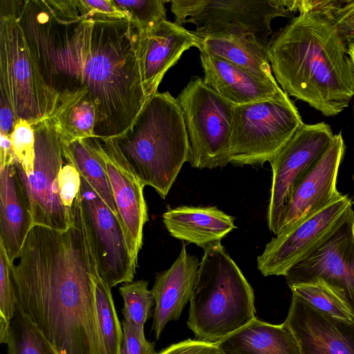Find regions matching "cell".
<instances>
[{
	"instance_id": "cell-1",
	"label": "cell",
	"mask_w": 354,
	"mask_h": 354,
	"mask_svg": "<svg viewBox=\"0 0 354 354\" xmlns=\"http://www.w3.org/2000/svg\"><path fill=\"white\" fill-rule=\"evenodd\" d=\"M14 7L50 90L57 97L88 91L96 137L123 134L147 100L130 19L87 15L79 0H14Z\"/></svg>"
},
{
	"instance_id": "cell-2",
	"label": "cell",
	"mask_w": 354,
	"mask_h": 354,
	"mask_svg": "<svg viewBox=\"0 0 354 354\" xmlns=\"http://www.w3.org/2000/svg\"><path fill=\"white\" fill-rule=\"evenodd\" d=\"M66 231L34 225L11 267L17 304L58 354H106L95 299L100 279L79 201Z\"/></svg>"
},
{
	"instance_id": "cell-3",
	"label": "cell",
	"mask_w": 354,
	"mask_h": 354,
	"mask_svg": "<svg viewBox=\"0 0 354 354\" xmlns=\"http://www.w3.org/2000/svg\"><path fill=\"white\" fill-rule=\"evenodd\" d=\"M277 84L324 116L344 111L354 96V66L346 42L326 10L301 12L268 43Z\"/></svg>"
},
{
	"instance_id": "cell-4",
	"label": "cell",
	"mask_w": 354,
	"mask_h": 354,
	"mask_svg": "<svg viewBox=\"0 0 354 354\" xmlns=\"http://www.w3.org/2000/svg\"><path fill=\"white\" fill-rule=\"evenodd\" d=\"M114 138L136 176L165 198L189 156L177 99L168 91L156 92L146 100L131 127Z\"/></svg>"
},
{
	"instance_id": "cell-5",
	"label": "cell",
	"mask_w": 354,
	"mask_h": 354,
	"mask_svg": "<svg viewBox=\"0 0 354 354\" xmlns=\"http://www.w3.org/2000/svg\"><path fill=\"white\" fill-rule=\"evenodd\" d=\"M203 250L187 326L196 339L217 344L257 319L254 290L221 241Z\"/></svg>"
},
{
	"instance_id": "cell-6",
	"label": "cell",
	"mask_w": 354,
	"mask_h": 354,
	"mask_svg": "<svg viewBox=\"0 0 354 354\" xmlns=\"http://www.w3.org/2000/svg\"><path fill=\"white\" fill-rule=\"evenodd\" d=\"M0 88L16 120L49 118L57 97L44 81L19 25L14 0L0 1Z\"/></svg>"
},
{
	"instance_id": "cell-7",
	"label": "cell",
	"mask_w": 354,
	"mask_h": 354,
	"mask_svg": "<svg viewBox=\"0 0 354 354\" xmlns=\"http://www.w3.org/2000/svg\"><path fill=\"white\" fill-rule=\"evenodd\" d=\"M304 124L295 103L283 90L270 99L234 105L230 163L260 166L270 162Z\"/></svg>"
},
{
	"instance_id": "cell-8",
	"label": "cell",
	"mask_w": 354,
	"mask_h": 354,
	"mask_svg": "<svg viewBox=\"0 0 354 354\" xmlns=\"http://www.w3.org/2000/svg\"><path fill=\"white\" fill-rule=\"evenodd\" d=\"M188 138L187 162L196 169L223 167L230 160V138L234 104L192 78L177 97Z\"/></svg>"
},
{
	"instance_id": "cell-9",
	"label": "cell",
	"mask_w": 354,
	"mask_h": 354,
	"mask_svg": "<svg viewBox=\"0 0 354 354\" xmlns=\"http://www.w3.org/2000/svg\"><path fill=\"white\" fill-rule=\"evenodd\" d=\"M171 11L176 24H194L199 37L250 35L268 41L272 21L297 10V0H173Z\"/></svg>"
},
{
	"instance_id": "cell-10",
	"label": "cell",
	"mask_w": 354,
	"mask_h": 354,
	"mask_svg": "<svg viewBox=\"0 0 354 354\" xmlns=\"http://www.w3.org/2000/svg\"><path fill=\"white\" fill-rule=\"evenodd\" d=\"M32 125L35 133L33 172L27 176L17 159L15 165L30 207L33 223L66 231L73 223L74 207L73 210L66 208L59 195L58 175L64 158L61 143L50 118Z\"/></svg>"
},
{
	"instance_id": "cell-11",
	"label": "cell",
	"mask_w": 354,
	"mask_h": 354,
	"mask_svg": "<svg viewBox=\"0 0 354 354\" xmlns=\"http://www.w3.org/2000/svg\"><path fill=\"white\" fill-rule=\"evenodd\" d=\"M77 197L100 277L111 288L133 281L138 264L119 218L82 176Z\"/></svg>"
},
{
	"instance_id": "cell-12",
	"label": "cell",
	"mask_w": 354,
	"mask_h": 354,
	"mask_svg": "<svg viewBox=\"0 0 354 354\" xmlns=\"http://www.w3.org/2000/svg\"><path fill=\"white\" fill-rule=\"evenodd\" d=\"M334 135L325 122L304 124L270 162L272 180L267 220L275 235L292 192L325 153Z\"/></svg>"
},
{
	"instance_id": "cell-13",
	"label": "cell",
	"mask_w": 354,
	"mask_h": 354,
	"mask_svg": "<svg viewBox=\"0 0 354 354\" xmlns=\"http://www.w3.org/2000/svg\"><path fill=\"white\" fill-rule=\"evenodd\" d=\"M288 286L320 281L346 306L354 318V212L284 276Z\"/></svg>"
},
{
	"instance_id": "cell-14",
	"label": "cell",
	"mask_w": 354,
	"mask_h": 354,
	"mask_svg": "<svg viewBox=\"0 0 354 354\" xmlns=\"http://www.w3.org/2000/svg\"><path fill=\"white\" fill-rule=\"evenodd\" d=\"M351 209V199L343 195L322 210L281 232L258 256L257 268L264 277L285 276L338 227Z\"/></svg>"
},
{
	"instance_id": "cell-15",
	"label": "cell",
	"mask_w": 354,
	"mask_h": 354,
	"mask_svg": "<svg viewBox=\"0 0 354 354\" xmlns=\"http://www.w3.org/2000/svg\"><path fill=\"white\" fill-rule=\"evenodd\" d=\"M284 326L300 354H354V321L335 317L292 295Z\"/></svg>"
},
{
	"instance_id": "cell-16",
	"label": "cell",
	"mask_w": 354,
	"mask_h": 354,
	"mask_svg": "<svg viewBox=\"0 0 354 354\" xmlns=\"http://www.w3.org/2000/svg\"><path fill=\"white\" fill-rule=\"evenodd\" d=\"M345 151L341 133L292 192L285 207L278 233L322 210L343 195L337 189L339 167Z\"/></svg>"
},
{
	"instance_id": "cell-17",
	"label": "cell",
	"mask_w": 354,
	"mask_h": 354,
	"mask_svg": "<svg viewBox=\"0 0 354 354\" xmlns=\"http://www.w3.org/2000/svg\"><path fill=\"white\" fill-rule=\"evenodd\" d=\"M100 141L102 153L129 252L138 264V253L142 245L143 227L148 221L143 194L145 185L131 170L115 138Z\"/></svg>"
},
{
	"instance_id": "cell-18",
	"label": "cell",
	"mask_w": 354,
	"mask_h": 354,
	"mask_svg": "<svg viewBox=\"0 0 354 354\" xmlns=\"http://www.w3.org/2000/svg\"><path fill=\"white\" fill-rule=\"evenodd\" d=\"M191 47L198 48L199 37L167 19L138 32L136 54L147 100L158 92L165 74Z\"/></svg>"
},
{
	"instance_id": "cell-19",
	"label": "cell",
	"mask_w": 354,
	"mask_h": 354,
	"mask_svg": "<svg viewBox=\"0 0 354 354\" xmlns=\"http://www.w3.org/2000/svg\"><path fill=\"white\" fill-rule=\"evenodd\" d=\"M203 82L234 105L272 98L282 89L275 80L258 75L223 58L200 52Z\"/></svg>"
},
{
	"instance_id": "cell-20",
	"label": "cell",
	"mask_w": 354,
	"mask_h": 354,
	"mask_svg": "<svg viewBox=\"0 0 354 354\" xmlns=\"http://www.w3.org/2000/svg\"><path fill=\"white\" fill-rule=\"evenodd\" d=\"M199 265L198 259L188 254L183 244L172 266L156 274L151 292L155 302L152 329L157 339L169 322L179 319L190 299Z\"/></svg>"
},
{
	"instance_id": "cell-21",
	"label": "cell",
	"mask_w": 354,
	"mask_h": 354,
	"mask_svg": "<svg viewBox=\"0 0 354 354\" xmlns=\"http://www.w3.org/2000/svg\"><path fill=\"white\" fill-rule=\"evenodd\" d=\"M16 158L0 164V241L8 259H19L34 226L32 212L19 180Z\"/></svg>"
},
{
	"instance_id": "cell-22",
	"label": "cell",
	"mask_w": 354,
	"mask_h": 354,
	"mask_svg": "<svg viewBox=\"0 0 354 354\" xmlns=\"http://www.w3.org/2000/svg\"><path fill=\"white\" fill-rule=\"evenodd\" d=\"M162 221L171 236L203 249L221 241L236 228L234 217L212 206L168 209Z\"/></svg>"
},
{
	"instance_id": "cell-23",
	"label": "cell",
	"mask_w": 354,
	"mask_h": 354,
	"mask_svg": "<svg viewBox=\"0 0 354 354\" xmlns=\"http://www.w3.org/2000/svg\"><path fill=\"white\" fill-rule=\"evenodd\" d=\"M216 345L225 354H300L283 323L271 324L257 318Z\"/></svg>"
},
{
	"instance_id": "cell-24",
	"label": "cell",
	"mask_w": 354,
	"mask_h": 354,
	"mask_svg": "<svg viewBox=\"0 0 354 354\" xmlns=\"http://www.w3.org/2000/svg\"><path fill=\"white\" fill-rule=\"evenodd\" d=\"M268 43L250 35H214L199 37L198 49L263 77L275 80L268 56Z\"/></svg>"
},
{
	"instance_id": "cell-25",
	"label": "cell",
	"mask_w": 354,
	"mask_h": 354,
	"mask_svg": "<svg viewBox=\"0 0 354 354\" xmlns=\"http://www.w3.org/2000/svg\"><path fill=\"white\" fill-rule=\"evenodd\" d=\"M60 141L64 158L99 195L109 208L119 218L105 161L102 145L97 138Z\"/></svg>"
},
{
	"instance_id": "cell-26",
	"label": "cell",
	"mask_w": 354,
	"mask_h": 354,
	"mask_svg": "<svg viewBox=\"0 0 354 354\" xmlns=\"http://www.w3.org/2000/svg\"><path fill=\"white\" fill-rule=\"evenodd\" d=\"M49 118L61 141L97 138V108L86 91L58 97Z\"/></svg>"
},
{
	"instance_id": "cell-27",
	"label": "cell",
	"mask_w": 354,
	"mask_h": 354,
	"mask_svg": "<svg viewBox=\"0 0 354 354\" xmlns=\"http://www.w3.org/2000/svg\"><path fill=\"white\" fill-rule=\"evenodd\" d=\"M6 344L8 354H58L17 304Z\"/></svg>"
},
{
	"instance_id": "cell-28",
	"label": "cell",
	"mask_w": 354,
	"mask_h": 354,
	"mask_svg": "<svg viewBox=\"0 0 354 354\" xmlns=\"http://www.w3.org/2000/svg\"><path fill=\"white\" fill-rule=\"evenodd\" d=\"M111 288L101 279L95 286L96 307L106 354H122L123 330L115 308Z\"/></svg>"
},
{
	"instance_id": "cell-29",
	"label": "cell",
	"mask_w": 354,
	"mask_h": 354,
	"mask_svg": "<svg viewBox=\"0 0 354 354\" xmlns=\"http://www.w3.org/2000/svg\"><path fill=\"white\" fill-rule=\"evenodd\" d=\"M292 294L297 295L313 307L342 319L354 321L344 302L323 282L295 284L289 287Z\"/></svg>"
},
{
	"instance_id": "cell-30",
	"label": "cell",
	"mask_w": 354,
	"mask_h": 354,
	"mask_svg": "<svg viewBox=\"0 0 354 354\" xmlns=\"http://www.w3.org/2000/svg\"><path fill=\"white\" fill-rule=\"evenodd\" d=\"M124 301L122 313L124 320L144 326L148 319L154 299L148 289V281L144 279L124 283L119 288Z\"/></svg>"
},
{
	"instance_id": "cell-31",
	"label": "cell",
	"mask_w": 354,
	"mask_h": 354,
	"mask_svg": "<svg viewBox=\"0 0 354 354\" xmlns=\"http://www.w3.org/2000/svg\"><path fill=\"white\" fill-rule=\"evenodd\" d=\"M12 263L0 241V342L6 344L9 326L17 308V298L12 280Z\"/></svg>"
},
{
	"instance_id": "cell-32",
	"label": "cell",
	"mask_w": 354,
	"mask_h": 354,
	"mask_svg": "<svg viewBox=\"0 0 354 354\" xmlns=\"http://www.w3.org/2000/svg\"><path fill=\"white\" fill-rule=\"evenodd\" d=\"M124 11L138 32L147 30L166 20L165 1L162 0H113Z\"/></svg>"
},
{
	"instance_id": "cell-33",
	"label": "cell",
	"mask_w": 354,
	"mask_h": 354,
	"mask_svg": "<svg viewBox=\"0 0 354 354\" xmlns=\"http://www.w3.org/2000/svg\"><path fill=\"white\" fill-rule=\"evenodd\" d=\"M12 150L22 170L30 176L34 170L35 133L32 124L24 119L15 121L10 136Z\"/></svg>"
},
{
	"instance_id": "cell-34",
	"label": "cell",
	"mask_w": 354,
	"mask_h": 354,
	"mask_svg": "<svg viewBox=\"0 0 354 354\" xmlns=\"http://www.w3.org/2000/svg\"><path fill=\"white\" fill-rule=\"evenodd\" d=\"M347 45L354 42V0H335L328 10Z\"/></svg>"
},
{
	"instance_id": "cell-35",
	"label": "cell",
	"mask_w": 354,
	"mask_h": 354,
	"mask_svg": "<svg viewBox=\"0 0 354 354\" xmlns=\"http://www.w3.org/2000/svg\"><path fill=\"white\" fill-rule=\"evenodd\" d=\"M122 354H156L154 344L147 341L144 326L122 321Z\"/></svg>"
},
{
	"instance_id": "cell-36",
	"label": "cell",
	"mask_w": 354,
	"mask_h": 354,
	"mask_svg": "<svg viewBox=\"0 0 354 354\" xmlns=\"http://www.w3.org/2000/svg\"><path fill=\"white\" fill-rule=\"evenodd\" d=\"M81 186V176L70 163L63 165L58 175L59 195L63 205L73 209L75 198Z\"/></svg>"
},
{
	"instance_id": "cell-37",
	"label": "cell",
	"mask_w": 354,
	"mask_h": 354,
	"mask_svg": "<svg viewBox=\"0 0 354 354\" xmlns=\"http://www.w3.org/2000/svg\"><path fill=\"white\" fill-rule=\"evenodd\" d=\"M84 12L115 19H129V16L114 3L113 0H79Z\"/></svg>"
},
{
	"instance_id": "cell-38",
	"label": "cell",
	"mask_w": 354,
	"mask_h": 354,
	"mask_svg": "<svg viewBox=\"0 0 354 354\" xmlns=\"http://www.w3.org/2000/svg\"><path fill=\"white\" fill-rule=\"evenodd\" d=\"M217 348L216 344L188 339L174 344L156 354H209Z\"/></svg>"
},
{
	"instance_id": "cell-39",
	"label": "cell",
	"mask_w": 354,
	"mask_h": 354,
	"mask_svg": "<svg viewBox=\"0 0 354 354\" xmlns=\"http://www.w3.org/2000/svg\"><path fill=\"white\" fill-rule=\"evenodd\" d=\"M16 118L14 111L7 99L1 95L0 97V134L10 137Z\"/></svg>"
},
{
	"instance_id": "cell-40",
	"label": "cell",
	"mask_w": 354,
	"mask_h": 354,
	"mask_svg": "<svg viewBox=\"0 0 354 354\" xmlns=\"http://www.w3.org/2000/svg\"><path fill=\"white\" fill-rule=\"evenodd\" d=\"M348 53H349V55L351 56V60L353 62V66H354V42L349 44L348 46Z\"/></svg>"
},
{
	"instance_id": "cell-41",
	"label": "cell",
	"mask_w": 354,
	"mask_h": 354,
	"mask_svg": "<svg viewBox=\"0 0 354 354\" xmlns=\"http://www.w3.org/2000/svg\"><path fill=\"white\" fill-rule=\"evenodd\" d=\"M209 354H225L224 353L223 351H221L218 347L216 350L214 351L213 352H212L211 353Z\"/></svg>"
}]
</instances>
